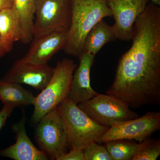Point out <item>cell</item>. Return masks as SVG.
Returning a JSON list of instances; mask_svg holds the SVG:
<instances>
[{"mask_svg":"<svg viewBox=\"0 0 160 160\" xmlns=\"http://www.w3.org/2000/svg\"><path fill=\"white\" fill-rule=\"evenodd\" d=\"M129 50L119 61L106 94L130 108L160 105V9L148 4L133 26Z\"/></svg>","mask_w":160,"mask_h":160,"instance_id":"obj_1","label":"cell"},{"mask_svg":"<svg viewBox=\"0 0 160 160\" xmlns=\"http://www.w3.org/2000/svg\"><path fill=\"white\" fill-rule=\"evenodd\" d=\"M108 17L112 16L107 0H71V20L64 48L65 53L79 57L89 32Z\"/></svg>","mask_w":160,"mask_h":160,"instance_id":"obj_2","label":"cell"},{"mask_svg":"<svg viewBox=\"0 0 160 160\" xmlns=\"http://www.w3.org/2000/svg\"><path fill=\"white\" fill-rule=\"evenodd\" d=\"M62 118L70 150H84L93 142H98L110 127L101 126L68 98L57 106Z\"/></svg>","mask_w":160,"mask_h":160,"instance_id":"obj_3","label":"cell"},{"mask_svg":"<svg viewBox=\"0 0 160 160\" xmlns=\"http://www.w3.org/2000/svg\"><path fill=\"white\" fill-rule=\"evenodd\" d=\"M76 64L72 60L64 58L58 61L49 82L36 97L32 120L38 123L48 112L68 97Z\"/></svg>","mask_w":160,"mask_h":160,"instance_id":"obj_4","label":"cell"},{"mask_svg":"<svg viewBox=\"0 0 160 160\" xmlns=\"http://www.w3.org/2000/svg\"><path fill=\"white\" fill-rule=\"evenodd\" d=\"M78 106L95 122L107 127L117 122L138 117L123 101L112 95L98 93Z\"/></svg>","mask_w":160,"mask_h":160,"instance_id":"obj_5","label":"cell"},{"mask_svg":"<svg viewBox=\"0 0 160 160\" xmlns=\"http://www.w3.org/2000/svg\"><path fill=\"white\" fill-rule=\"evenodd\" d=\"M71 3V0H35L34 38L57 30L68 31Z\"/></svg>","mask_w":160,"mask_h":160,"instance_id":"obj_6","label":"cell"},{"mask_svg":"<svg viewBox=\"0 0 160 160\" xmlns=\"http://www.w3.org/2000/svg\"><path fill=\"white\" fill-rule=\"evenodd\" d=\"M38 123L36 136L39 145L47 156L57 160L68 149L66 127L57 107L48 112Z\"/></svg>","mask_w":160,"mask_h":160,"instance_id":"obj_7","label":"cell"},{"mask_svg":"<svg viewBox=\"0 0 160 160\" xmlns=\"http://www.w3.org/2000/svg\"><path fill=\"white\" fill-rule=\"evenodd\" d=\"M160 129V112H149L140 118L113 123L98 143L119 139L141 142Z\"/></svg>","mask_w":160,"mask_h":160,"instance_id":"obj_8","label":"cell"},{"mask_svg":"<svg viewBox=\"0 0 160 160\" xmlns=\"http://www.w3.org/2000/svg\"><path fill=\"white\" fill-rule=\"evenodd\" d=\"M149 0H107L114 18L112 26L116 38L121 41L131 40L133 26L144 11Z\"/></svg>","mask_w":160,"mask_h":160,"instance_id":"obj_9","label":"cell"},{"mask_svg":"<svg viewBox=\"0 0 160 160\" xmlns=\"http://www.w3.org/2000/svg\"><path fill=\"white\" fill-rule=\"evenodd\" d=\"M66 30H57L34 38L29 52L22 58L23 62L35 65L47 64L56 53L64 49L67 40Z\"/></svg>","mask_w":160,"mask_h":160,"instance_id":"obj_10","label":"cell"},{"mask_svg":"<svg viewBox=\"0 0 160 160\" xmlns=\"http://www.w3.org/2000/svg\"><path fill=\"white\" fill-rule=\"evenodd\" d=\"M53 70L47 64L35 65L18 60L3 79L42 90L51 79Z\"/></svg>","mask_w":160,"mask_h":160,"instance_id":"obj_11","label":"cell"},{"mask_svg":"<svg viewBox=\"0 0 160 160\" xmlns=\"http://www.w3.org/2000/svg\"><path fill=\"white\" fill-rule=\"evenodd\" d=\"M78 58L79 65L72 76L67 97L77 105L98 94L92 89L90 84V71L94 63L95 55L88 52H83Z\"/></svg>","mask_w":160,"mask_h":160,"instance_id":"obj_12","label":"cell"},{"mask_svg":"<svg viewBox=\"0 0 160 160\" xmlns=\"http://www.w3.org/2000/svg\"><path fill=\"white\" fill-rule=\"evenodd\" d=\"M25 118L15 124L12 130L16 134V142L0 151V155L15 160H47L48 157L35 146L27 135Z\"/></svg>","mask_w":160,"mask_h":160,"instance_id":"obj_13","label":"cell"},{"mask_svg":"<svg viewBox=\"0 0 160 160\" xmlns=\"http://www.w3.org/2000/svg\"><path fill=\"white\" fill-rule=\"evenodd\" d=\"M21 39L19 24L13 8L0 11V40L4 55L11 51L15 42Z\"/></svg>","mask_w":160,"mask_h":160,"instance_id":"obj_14","label":"cell"},{"mask_svg":"<svg viewBox=\"0 0 160 160\" xmlns=\"http://www.w3.org/2000/svg\"><path fill=\"white\" fill-rule=\"evenodd\" d=\"M12 8L17 16L21 29L20 41L28 44L33 37L35 0H13Z\"/></svg>","mask_w":160,"mask_h":160,"instance_id":"obj_15","label":"cell"},{"mask_svg":"<svg viewBox=\"0 0 160 160\" xmlns=\"http://www.w3.org/2000/svg\"><path fill=\"white\" fill-rule=\"evenodd\" d=\"M36 97L19 84L0 80V100L3 104L13 106L34 105Z\"/></svg>","mask_w":160,"mask_h":160,"instance_id":"obj_16","label":"cell"},{"mask_svg":"<svg viewBox=\"0 0 160 160\" xmlns=\"http://www.w3.org/2000/svg\"><path fill=\"white\" fill-rule=\"evenodd\" d=\"M116 39L112 26L101 20L86 36L83 52H88L95 56L104 45Z\"/></svg>","mask_w":160,"mask_h":160,"instance_id":"obj_17","label":"cell"},{"mask_svg":"<svg viewBox=\"0 0 160 160\" xmlns=\"http://www.w3.org/2000/svg\"><path fill=\"white\" fill-rule=\"evenodd\" d=\"M112 160H131L138 149L139 143L133 140L119 139L104 143Z\"/></svg>","mask_w":160,"mask_h":160,"instance_id":"obj_18","label":"cell"},{"mask_svg":"<svg viewBox=\"0 0 160 160\" xmlns=\"http://www.w3.org/2000/svg\"><path fill=\"white\" fill-rule=\"evenodd\" d=\"M160 155V140L147 138L139 142L138 149L131 160H156Z\"/></svg>","mask_w":160,"mask_h":160,"instance_id":"obj_19","label":"cell"},{"mask_svg":"<svg viewBox=\"0 0 160 160\" xmlns=\"http://www.w3.org/2000/svg\"><path fill=\"white\" fill-rule=\"evenodd\" d=\"M83 150L85 160H112L105 146L93 142Z\"/></svg>","mask_w":160,"mask_h":160,"instance_id":"obj_20","label":"cell"},{"mask_svg":"<svg viewBox=\"0 0 160 160\" xmlns=\"http://www.w3.org/2000/svg\"><path fill=\"white\" fill-rule=\"evenodd\" d=\"M57 160H85L83 150L73 149L61 156Z\"/></svg>","mask_w":160,"mask_h":160,"instance_id":"obj_21","label":"cell"},{"mask_svg":"<svg viewBox=\"0 0 160 160\" xmlns=\"http://www.w3.org/2000/svg\"><path fill=\"white\" fill-rule=\"evenodd\" d=\"M14 108L10 105L4 104L2 109L0 111V131Z\"/></svg>","mask_w":160,"mask_h":160,"instance_id":"obj_22","label":"cell"},{"mask_svg":"<svg viewBox=\"0 0 160 160\" xmlns=\"http://www.w3.org/2000/svg\"><path fill=\"white\" fill-rule=\"evenodd\" d=\"M13 0H0V11L12 8Z\"/></svg>","mask_w":160,"mask_h":160,"instance_id":"obj_23","label":"cell"},{"mask_svg":"<svg viewBox=\"0 0 160 160\" xmlns=\"http://www.w3.org/2000/svg\"><path fill=\"white\" fill-rule=\"evenodd\" d=\"M152 2V3L155 5L158 6V5H160V0H150Z\"/></svg>","mask_w":160,"mask_h":160,"instance_id":"obj_24","label":"cell"},{"mask_svg":"<svg viewBox=\"0 0 160 160\" xmlns=\"http://www.w3.org/2000/svg\"><path fill=\"white\" fill-rule=\"evenodd\" d=\"M4 55L2 51V48H1V40H0V58H2V57Z\"/></svg>","mask_w":160,"mask_h":160,"instance_id":"obj_25","label":"cell"}]
</instances>
